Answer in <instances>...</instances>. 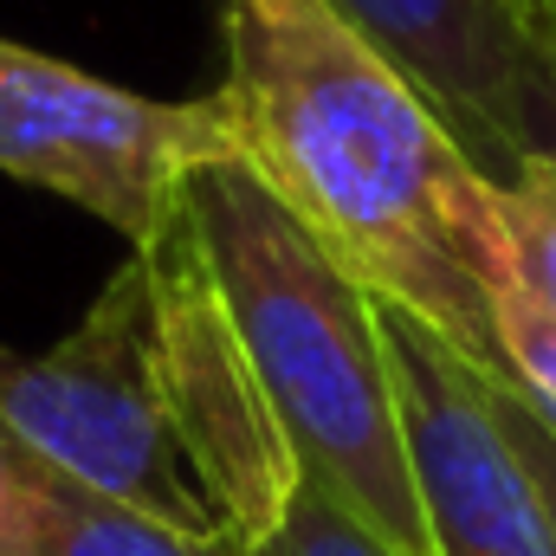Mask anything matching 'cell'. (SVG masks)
Segmentation results:
<instances>
[{"instance_id": "1", "label": "cell", "mask_w": 556, "mask_h": 556, "mask_svg": "<svg viewBox=\"0 0 556 556\" xmlns=\"http://www.w3.org/2000/svg\"><path fill=\"white\" fill-rule=\"evenodd\" d=\"M240 162L369 298L498 376L492 304L511 285L505 188L415 78L324 0H227Z\"/></svg>"}, {"instance_id": "2", "label": "cell", "mask_w": 556, "mask_h": 556, "mask_svg": "<svg viewBox=\"0 0 556 556\" xmlns=\"http://www.w3.org/2000/svg\"><path fill=\"white\" fill-rule=\"evenodd\" d=\"M188 214L304 479L395 556H433L376 298L240 155L188 181Z\"/></svg>"}, {"instance_id": "3", "label": "cell", "mask_w": 556, "mask_h": 556, "mask_svg": "<svg viewBox=\"0 0 556 556\" xmlns=\"http://www.w3.org/2000/svg\"><path fill=\"white\" fill-rule=\"evenodd\" d=\"M0 433L46 472L155 525L220 538L162 408L149 273L130 253L91 311L39 356L0 343Z\"/></svg>"}, {"instance_id": "4", "label": "cell", "mask_w": 556, "mask_h": 556, "mask_svg": "<svg viewBox=\"0 0 556 556\" xmlns=\"http://www.w3.org/2000/svg\"><path fill=\"white\" fill-rule=\"evenodd\" d=\"M233 155L240 137L220 91L168 104L0 39V168L65 194L130 247H149L168 227L207 162Z\"/></svg>"}, {"instance_id": "5", "label": "cell", "mask_w": 556, "mask_h": 556, "mask_svg": "<svg viewBox=\"0 0 556 556\" xmlns=\"http://www.w3.org/2000/svg\"><path fill=\"white\" fill-rule=\"evenodd\" d=\"M149 273V317H155V376L175 446L233 551H260L285 525L304 466L278 427L273 402L253 376V356L233 330L220 278L201 253L188 194L168 227L137 247Z\"/></svg>"}, {"instance_id": "6", "label": "cell", "mask_w": 556, "mask_h": 556, "mask_svg": "<svg viewBox=\"0 0 556 556\" xmlns=\"http://www.w3.org/2000/svg\"><path fill=\"white\" fill-rule=\"evenodd\" d=\"M376 52H389L466 155L511 188L556 162V33L531 0H324Z\"/></svg>"}, {"instance_id": "7", "label": "cell", "mask_w": 556, "mask_h": 556, "mask_svg": "<svg viewBox=\"0 0 556 556\" xmlns=\"http://www.w3.org/2000/svg\"><path fill=\"white\" fill-rule=\"evenodd\" d=\"M376 311L395 363V395H402L433 556H556L544 498L492 408L485 369H472L446 337H433L408 311L382 298Z\"/></svg>"}, {"instance_id": "8", "label": "cell", "mask_w": 556, "mask_h": 556, "mask_svg": "<svg viewBox=\"0 0 556 556\" xmlns=\"http://www.w3.org/2000/svg\"><path fill=\"white\" fill-rule=\"evenodd\" d=\"M511 220V285L492 304L498 324V376L538 415L556 420V168L531 162L505 188Z\"/></svg>"}, {"instance_id": "9", "label": "cell", "mask_w": 556, "mask_h": 556, "mask_svg": "<svg viewBox=\"0 0 556 556\" xmlns=\"http://www.w3.org/2000/svg\"><path fill=\"white\" fill-rule=\"evenodd\" d=\"M20 556H247L227 538H194L175 525H155L130 505H111L46 466H33V518Z\"/></svg>"}, {"instance_id": "10", "label": "cell", "mask_w": 556, "mask_h": 556, "mask_svg": "<svg viewBox=\"0 0 556 556\" xmlns=\"http://www.w3.org/2000/svg\"><path fill=\"white\" fill-rule=\"evenodd\" d=\"M247 556H395V551H389L369 525H356L330 492H317V485L304 479L298 498H291V511H285V525Z\"/></svg>"}, {"instance_id": "11", "label": "cell", "mask_w": 556, "mask_h": 556, "mask_svg": "<svg viewBox=\"0 0 556 556\" xmlns=\"http://www.w3.org/2000/svg\"><path fill=\"white\" fill-rule=\"evenodd\" d=\"M492 382V376H485ZM492 408L505 420V433H511V446H518V459H525V472H531V485H538V498H544V518H551L556 531V420L538 415L518 389H505V382H492Z\"/></svg>"}, {"instance_id": "12", "label": "cell", "mask_w": 556, "mask_h": 556, "mask_svg": "<svg viewBox=\"0 0 556 556\" xmlns=\"http://www.w3.org/2000/svg\"><path fill=\"white\" fill-rule=\"evenodd\" d=\"M33 453H20L0 433V556H20L26 544V518H33Z\"/></svg>"}, {"instance_id": "13", "label": "cell", "mask_w": 556, "mask_h": 556, "mask_svg": "<svg viewBox=\"0 0 556 556\" xmlns=\"http://www.w3.org/2000/svg\"><path fill=\"white\" fill-rule=\"evenodd\" d=\"M531 7H538V13H544V26H551V33H556V20H551V0H531Z\"/></svg>"}, {"instance_id": "14", "label": "cell", "mask_w": 556, "mask_h": 556, "mask_svg": "<svg viewBox=\"0 0 556 556\" xmlns=\"http://www.w3.org/2000/svg\"><path fill=\"white\" fill-rule=\"evenodd\" d=\"M551 20H556V0H551Z\"/></svg>"}, {"instance_id": "15", "label": "cell", "mask_w": 556, "mask_h": 556, "mask_svg": "<svg viewBox=\"0 0 556 556\" xmlns=\"http://www.w3.org/2000/svg\"><path fill=\"white\" fill-rule=\"evenodd\" d=\"M551 168H556V162H551Z\"/></svg>"}]
</instances>
